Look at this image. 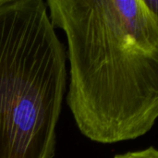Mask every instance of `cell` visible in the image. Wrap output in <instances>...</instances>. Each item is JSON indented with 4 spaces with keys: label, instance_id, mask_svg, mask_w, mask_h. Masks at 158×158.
I'll return each instance as SVG.
<instances>
[{
    "label": "cell",
    "instance_id": "7a4b0ae2",
    "mask_svg": "<svg viewBox=\"0 0 158 158\" xmlns=\"http://www.w3.org/2000/svg\"><path fill=\"white\" fill-rule=\"evenodd\" d=\"M67 51L42 0H0V158H54Z\"/></svg>",
    "mask_w": 158,
    "mask_h": 158
},
{
    "label": "cell",
    "instance_id": "3957f363",
    "mask_svg": "<svg viewBox=\"0 0 158 158\" xmlns=\"http://www.w3.org/2000/svg\"><path fill=\"white\" fill-rule=\"evenodd\" d=\"M114 158H158V149L151 146L143 150L117 155Z\"/></svg>",
    "mask_w": 158,
    "mask_h": 158
},
{
    "label": "cell",
    "instance_id": "277c9868",
    "mask_svg": "<svg viewBox=\"0 0 158 158\" xmlns=\"http://www.w3.org/2000/svg\"><path fill=\"white\" fill-rule=\"evenodd\" d=\"M143 2L158 23V0H143Z\"/></svg>",
    "mask_w": 158,
    "mask_h": 158
},
{
    "label": "cell",
    "instance_id": "6da1fadb",
    "mask_svg": "<svg viewBox=\"0 0 158 158\" xmlns=\"http://www.w3.org/2000/svg\"><path fill=\"white\" fill-rule=\"evenodd\" d=\"M67 37V104L80 131L111 144L158 119V23L143 0H48Z\"/></svg>",
    "mask_w": 158,
    "mask_h": 158
}]
</instances>
